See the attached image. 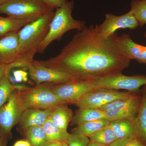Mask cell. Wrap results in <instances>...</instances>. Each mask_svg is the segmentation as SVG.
<instances>
[{
    "label": "cell",
    "mask_w": 146,
    "mask_h": 146,
    "mask_svg": "<svg viewBox=\"0 0 146 146\" xmlns=\"http://www.w3.org/2000/svg\"><path fill=\"white\" fill-rule=\"evenodd\" d=\"M106 119L105 112L99 109L79 108L73 116L71 125H78L84 123Z\"/></svg>",
    "instance_id": "cell-17"
},
{
    "label": "cell",
    "mask_w": 146,
    "mask_h": 146,
    "mask_svg": "<svg viewBox=\"0 0 146 146\" xmlns=\"http://www.w3.org/2000/svg\"><path fill=\"white\" fill-rule=\"evenodd\" d=\"M50 84H41L34 87L17 92L24 110L32 108L49 109L66 104L51 91Z\"/></svg>",
    "instance_id": "cell-4"
},
{
    "label": "cell",
    "mask_w": 146,
    "mask_h": 146,
    "mask_svg": "<svg viewBox=\"0 0 146 146\" xmlns=\"http://www.w3.org/2000/svg\"><path fill=\"white\" fill-rule=\"evenodd\" d=\"M53 9L59 8L68 1V0H41Z\"/></svg>",
    "instance_id": "cell-27"
},
{
    "label": "cell",
    "mask_w": 146,
    "mask_h": 146,
    "mask_svg": "<svg viewBox=\"0 0 146 146\" xmlns=\"http://www.w3.org/2000/svg\"><path fill=\"white\" fill-rule=\"evenodd\" d=\"M96 89L105 88L127 90L133 93H140V88L146 84V75L127 76L122 73L93 80Z\"/></svg>",
    "instance_id": "cell-10"
},
{
    "label": "cell",
    "mask_w": 146,
    "mask_h": 146,
    "mask_svg": "<svg viewBox=\"0 0 146 146\" xmlns=\"http://www.w3.org/2000/svg\"><path fill=\"white\" fill-rule=\"evenodd\" d=\"M88 146H107L105 145H100V144H98L96 143H93V142H91L90 141V142H89V145H88Z\"/></svg>",
    "instance_id": "cell-34"
},
{
    "label": "cell",
    "mask_w": 146,
    "mask_h": 146,
    "mask_svg": "<svg viewBox=\"0 0 146 146\" xmlns=\"http://www.w3.org/2000/svg\"><path fill=\"white\" fill-rule=\"evenodd\" d=\"M99 30L105 38H108L116 33L118 30L128 29H134L138 26V21L130 10L121 16H116L112 13H107L105 19L100 25H98Z\"/></svg>",
    "instance_id": "cell-12"
},
{
    "label": "cell",
    "mask_w": 146,
    "mask_h": 146,
    "mask_svg": "<svg viewBox=\"0 0 146 146\" xmlns=\"http://www.w3.org/2000/svg\"><path fill=\"white\" fill-rule=\"evenodd\" d=\"M24 111L18 93L14 91L7 102L0 108L1 136L7 140L13 127L19 123Z\"/></svg>",
    "instance_id": "cell-8"
},
{
    "label": "cell",
    "mask_w": 146,
    "mask_h": 146,
    "mask_svg": "<svg viewBox=\"0 0 146 146\" xmlns=\"http://www.w3.org/2000/svg\"><path fill=\"white\" fill-rule=\"evenodd\" d=\"M141 102V92L134 93L128 98L110 103L98 109L105 112L106 119L110 121L123 119L133 121L138 115Z\"/></svg>",
    "instance_id": "cell-6"
},
{
    "label": "cell",
    "mask_w": 146,
    "mask_h": 146,
    "mask_svg": "<svg viewBox=\"0 0 146 146\" xmlns=\"http://www.w3.org/2000/svg\"><path fill=\"white\" fill-rule=\"evenodd\" d=\"M109 125L112 127L117 139L135 138V128L133 121L127 119H118L111 121Z\"/></svg>",
    "instance_id": "cell-18"
},
{
    "label": "cell",
    "mask_w": 146,
    "mask_h": 146,
    "mask_svg": "<svg viewBox=\"0 0 146 146\" xmlns=\"http://www.w3.org/2000/svg\"><path fill=\"white\" fill-rule=\"evenodd\" d=\"M31 22L10 16L5 17L0 16V37L10 33L18 32Z\"/></svg>",
    "instance_id": "cell-20"
},
{
    "label": "cell",
    "mask_w": 146,
    "mask_h": 146,
    "mask_svg": "<svg viewBox=\"0 0 146 146\" xmlns=\"http://www.w3.org/2000/svg\"><path fill=\"white\" fill-rule=\"evenodd\" d=\"M144 36H145V37L146 39V31L145 32V34H144Z\"/></svg>",
    "instance_id": "cell-37"
},
{
    "label": "cell",
    "mask_w": 146,
    "mask_h": 146,
    "mask_svg": "<svg viewBox=\"0 0 146 146\" xmlns=\"http://www.w3.org/2000/svg\"><path fill=\"white\" fill-rule=\"evenodd\" d=\"M24 131L32 146H42L47 142L46 136L43 126L31 127Z\"/></svg>",
    "instance_id": "cell-23"
},
{
    "label": "cell",
    "mask_w": 146,
    "mask_h": 146,
    "mask_svg": "<svg viewBox=\"0 0 146 146\" xmlns=\"http://www.w3.org/2000/svg\"><path fill=\"white\" fill-rule=\"evenodd\" d=\"M18 32L10 33L0 37V64L9 65L18 58Z\"/></svg>",
    "instance_id": "cell-13"
},
{
    "label": "cell",
    "mask_w": 146,
    "mask_h": 146,
    "mask_svg": "<svg viewBox=\"0 0 146 146\" xmlns=\"http://www.w3.org/2000/svg\"><path fill=\"white\" fill-rule=\"evenodd\" d=\"M133 139L129 138H123L115 140L107 146H125Z\"/></svg>",
    "instance_id": "cell-28"
},
{
    "label": "cell",
    "mask_w": 146,
    "mask_h": 146,
    "mask_svg": "<svg viewBox=\"0 0 146 146\" xmlns=\"http://www.w3.org/2000/svg\"><path fill=\"white\" fill-rule=\"evenodd\" d=\"M142 102L139 112L133 121L135 138L146 146V84L141 90Z\"/></svg>",
    "instance_id": "cell-15"
},
{
    "label": "cell",
    "mask_w": 146,
    "mask_h": 146,
    "mask_svg": "<svg viewBox=\"0 0 146 146\" xmlns=\"http://www.w3.org/2000/svg\"><path fill=\"white\" fill-rule=\"evenodd\" d=\"M54 108L47 109L29 108L22 114L19 123L24 131L35 126H43L51 114Z\"/></svg>",
    "instance_id": "cell-14"
},
{
    "label": "cell",
    "mask_w": 146,
    "mask_h": 146,
    "mask_svg": "<svg viewBox=\"0 0 146 146\" xmlns=\"http://www.w3.org/2000/svg\"><path fill=\"white\" fill-rule=\"evenodd\" d=\"M50 117L56 127L67 130L68 125L72 119V110L68 107V104L60 105L55 108Z\"/></svg>",
    "instance_id": "cell-16"
},
{
    "label": "cell",
    "mask_w": 146,
    "mask_h": 146,
    "mask_svg": "<svg viewBox=\"0 0 146 146\" xmlns=\"http://www.w3.org/2000/svg\"><path fill=\"white\" fill-rule=\"evenodd\" d=\"M13 146H32L28 140H21L17 141Z\"/></svg>",
    "instance_id": "cell-29"
},
{
    "label": "cell",
    "mask_w": 146,
    "mask_h": 146,
    "mask_svg": "<svg viewBox=\"0 0 146 146\" xmlns=\"http://www.w3.org/2000/svg\"><path fill=\"white\" fill-rule=\"evenodd\" d=\"M117 33L105 38L91 25L78 31L56 56L39 60L43 65L71 75L76 79L94 80L121 74L131 60L117 43Z\"/></svg>",
    "instance_id": "cell-1"
},
{
    "label": "cell",
    "mask_w": 146,
    "mask_h": 146,
    "mask_svg": "<svg viewBox=\"0 0 146 146\" xmlns=\"http://www.w3.org/2000/svg\"><path fill=\"white\" fill-rule=\"evenodd\" d=\"M29 73L30 78L36 85L42 83L61 84L76 79L68 73L46 67L39 60L34 59L30 66Z\"/></svg>",
    "instance_id": "cell-11"
},
{
    "label": "cell",
    "mask_w": 146,
    "mask_h": 146,
    "mask_svg": "<svg viewBox=\"0 0 146 146\" xmlns=\"http://www.w3.org/2000/svg\"><path fill=\"white\" fill-rule=\"evenodd\" d=\"M130 10L139 26L143 27L146 24V0H133L131 3Z\"/></svg>",
    "instance_id": "cell-24"
},
{
    "label": "cell",
    "mask_w": 146,
    "mask_h": 146,
    "mask_svg": "<svg viewBox=\"0 0 146 146\" xmlns=\"http://www.w3.org/2000/svg\"><path fill=\"white\" fill-rule=\"evenodd\" d=\"M14 91L8 79L5 76L0 80V108L8 101Z\"/></svg>",
    "instance_id": "cell-25"
},
{
    "label": "cell",
    "mask_w": 146,
    "mask_h": 146,
    "mask_svg": "<svg viewBox=\"0 0 146 146\" xmlns=\"http://www.w3.org/2000/svg\"><path fill=\"white\" fill-rule=\"evenodd\" d=\"M9 0H0V6L8 1Z\"/></svg>",
    "instance_id": "cell-35"
},
{
    "label": "cell",
    "mask_w": 146,
    "mask_h": 146,
    "mask_svg": "<svg viewBox=\"0 0 146 146\" xmlns=\"http://www.w3.org/2000/svg\"><path fill=\"white\" fill-rule=\"evenodd\" d=\"M74 1H68L54 12L46 36L39 45L38 52H44L47 47L55 40L61 39L63 35L69 31L82 30L86 27L84 21L75 19L72 15Z\"/></svg>",
    "instance_id": "cell-3"
},
{
    "label": "cell",
    "mask_w": 146,
    "mask_h": 146,
    "mask_svg": "<svg viewBox=\"0 0 146 146\" xmlns=\"http://www.w3.org/2000/svg\"><path fill=\"white\" fill-rule=\"evenodd\" d=\"M53 10L41 0H9L0 6V13L31 22Z\"/></svg>",
    "instance_id": "cell-5"
},
{
    "label": "cell",
    "mask_w": 146,
    "mask_h": 146,
    "mask_svg": "<svg viewBox=\"0 0 146 146\" xmlns=\"http://www.w3.org/2000/svg\"><path fill=\"white\" fill-rule=\"evenodd\" d=\"M89 142L90 139L89 137L72 133H70L67 141L68 146H88Z\"/></svg>",
    "instance_id": "cell-26"
},
{
    "label": "cell",
    "mask_w": 146,
    "mask_h": 146,
    "mask_svg": "<svg viewBox=\"0 0 146 146\" xmlns=\"http://www.w3.org/2000/svg\"><path fill=\"white\" fill-rule=\"evenodd\" d=\"M68 146V145L66 142H64L63 143V146Z\"/></svg>",
    "instance_id": "cell-36"
},
{
    "label": "cell",
    "mask_w": 146,
    "mask_h": 146,
    "mask_svg": "<svg viewBox=\"0 0 146 146\" xmlns=\"http://www.w3.org/2000/svg\"><path fill=\"white\" fill-rule=\"evenodd\" d=\"M7 140L1 137L0 138V146H7Z\"/></svg>",
    "instance_id": "cell-33"
},
{
    "label": "cell",
    "mask_w": 146,
    "mask_h": 146,
    "mask_svg": "<svg viewBox=\"0 0 146 146\" xmlns=\"http://www.w3.org/2000/svg\"><path fill=\"white\" fill-rule=\"evenodd\" d=\"M63 143L58 142H48L42 146H62Z\"/></svg>",
    "instance_id": "cell-32"
},
{
    "label": "cell",
    "mask_w": 146,
    "mask_h": 146,
    "mask_svg": "<svg viewBox=\"0 0 146 146\" xmlns=\"http://www.w3.org/2000/svg\"><path fill=\"white\" fill-rule=\"evenodd\" d=\"M89 138L91 142L105 146L108 145L117 139L115 132L109 125L92 134Z\"/></svg>",
    "instance_id": "cell-22"
},
{
    "label": "cell",
    "mask_w": 146,
    "mask_h": 146,
    "mask_svg": "<svg viewBox=\"0 0 146 146\" xmlns=\"http://www.w3.org/2000/svg\"><path fill=\"white\" fill-rule=\"evenodd\" d=\"M1 137V129H0V138Z\"/></svg>",
    "instance_id": "cell-38"
},
{
    "label": "cell",
    "mask_w": 146,
    "mask_h": 146,
    "mask_svg": "<svg viewBox=\"0 0 146 146\" xmlns=\"http://www.w3.org/2000/svg\"><path fill=\"white\" fill-rule=\"evenodd\" d=\"M43 127L46 136L47 142L67 143L70 133L67 130L61 129L55 125L50 117L47 119Z\"/></svg>",
    "instance_id": "cell-19"
},
{
    "label": "cell",
    "mask_w": 146,
    "mask_h": 146,
    "mask_svg": "<svg viewBox=\"0 0 146 146\" xmlns=\"http://www.w3.org/2000/svg\"><path fill=\"white\" fill-rule=\"evenodd\" d=\"M50 88L67 104H76L86 93L96 89L93 80L78 79L61 84H50Z\"/></svg>",
    "instance_id": "cell-9"
},
{
    "label": "cell",
    "mask_w": 146,
    "mask_h": 146,
    "mask_svg": "<svg viewBox=\"0 0 146 146\" xmlns=\"http://www.w3.org/2000/svg\"><path fill=\"white\" fill-rule=\"evenodd\" d=\"M54 10L23 27L18 31V57L16 65L29 67L34 60L39 45L46 36L54 16Z\"/></svg>",
    "instance_id": "cell-2"
},
{
    "label": "cell",
    "mask_w": 146,
    "mask_h": 146,
    "mask_svg": "<svg viewBox=\"0 0 146 146\" xmlns=\"http://www.w3.org/2000/svg\"><path fill=\"white\" fill-rule=\"evenodd\" d=\"M110 121L106 119L91 121L77 125L72 130V133L81 134L89 137L103 128L109 125Z\"/></svg>",
    "instance_id": "cell-21"
},
{
    "label": "cell",
    "mask_w": 146,
    "mask_h": 146,
    "mask_svg": "<svg viewBox=\"0 0 146 146\" xmlns=\"http://www.w3.org/2000/svg\"><path fill=\"white\" fill-rule=\"evenodd\" d=\"M134 93H138L98 88L86 93L76 104L79 108L98 109L117 100L128 98Z\"/></svg>",
    "instance_id": "cell-7"
},
{
    "label": "cell",
    "mask_w": 146,
    "mask_h": 146,
    "mask_svg": "<svg viewBox=\"0 0 146 146\" xmlns=\"http://www.w3.org/2000/svg\"><path fill=\"white\" fill-rule=\"evenodd\" d=\"M7 66V65L0 64V80L5 76Z\"/></svg>",
    "instance_id": "cell-31"
},
{
    "label": "cell",
    "mask_w": 146,
    "mask_h": 146,
    "mask_svg": "<svg viewBox=\"0 0 146 146\" xmlns=\"http://www.w3.org/2000/svg\"><path fill=\"white\" fill-rule=\"evenodd\" d=\"M125 146H145L136 139L131 141Z\"/></svg>",
    "instance_id": "cell-30"
}]
</instances>
